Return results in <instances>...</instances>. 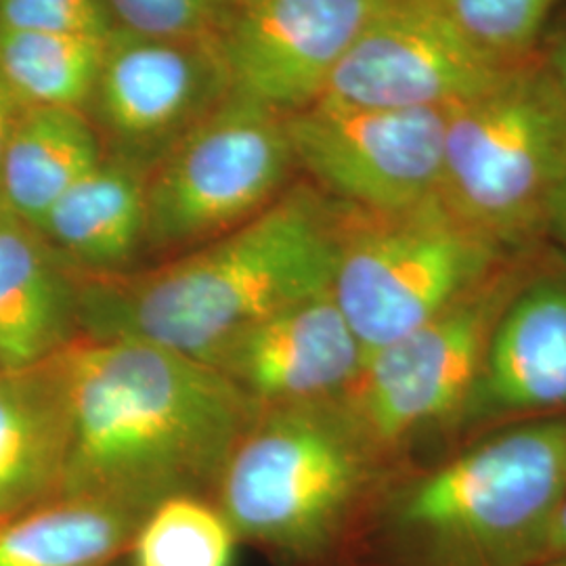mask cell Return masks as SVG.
<instances>
[{
	"label": "cell",
	"instance_id": "obj_12",
	"mask_svg": "<svg viewBox=\"0 0 566 566\" xmlns=\"http://www.w3.org/2000/svg\"><path fill=\"white\" fill-rule=\"evenodd\" d=\"M382 0H231L219 34L231 93L290 116L319 102Z\"/></svg>",
	"mask_w": 566,
	"mask_h": 566
},
{
	"label": "cell",
	"instance_id": "obj_17",
	"mask_svg": "<svg viewBox=\"0 0 566 566\" xmlns=\"http://www.w3.org/2000/svg\"><path fill=\"white\" fill-rule=\"evenodd\" d=\"M42 238L82 275H122L145 256V172L105 156L44 217Z\"/></svg>",
	"mask_w": 566,
	"mask_h": 566
},
{
	"label": "cell",
	"instance_id": "obj_6",
	"mask_svg": "<svg viewBox=\"0 0 566 566\" xmlns=\"http://www.w3.org/2000/svg\"><path fill=\"white\" fill-rule=\"evenodd\" d=\"M512 256L441 196L399 212L343 203L329 290L367 359L437 317Z\"/></svg>",
	"mask_w": 566,
	"mask_h": 566
},
{
	"label": "cell",
	"instance_id": "obj_18",
	"mask_svg": "<svg viewBox=\"0 0 566 566\" xmlns=\"http://www.w3.org/2000/svg\"><path fill=\"white\" fill-rule=\"evenodd\" d=\"M105 158L97 128L72 107H25L2 158V210L41 229L61 196Z\"/></svg>",
	"mask_w": 566,
	"mask_h": 566
},
{
	"label": "cell",
	"instance_id": "obj_9",
	"mask_svg": "<svg viewBox=\"0 0 566 566\" xmlns=\"http://www.w3.org/2000/svg\"><path fill=\"white\" fill-rule=\"evenodd\" d=\"M449 109L317 102L285 116V128L296 168L327 198L399 212L441 196Z\"/></svg>",
	"mask_w": 566,
	"mask_h": 566
},
{
	"label": "cell",
	"instance_id": "obj_10",
	"mask_svg": "<svg viewBox=\"0 0 566 566\" xmlns=\"http://www.w3.org/2000/svg\"><path fill=\"white\" fill-rule=\"evenodd\" d=\"M229 95L217 41L114 28L86 114L105 156L147 172Z\"/></svg>",
	"mask_w": 566,
	"mask_h": 566
},
{
	"label": "cell",
	"instance_id": "obj_1",
	"mask_svg": "<svg viewBox=\"0 0 566 566\" xmlns=\"http://www.w3.org/2000/svg\"><path fill=\"white\" fill-rule=\"evenodd\" d=\"M70 451L60 495L149 510L214 495L256 407L217 367L158 344L78 338L63 350Z\"/></svg>",
	"mask_w": 566,
	"mask_h": 566
},
{
	"label": "cell",
	"instance_id": "obj_29",
	"mask_svg": "<svg viewBox=\"0 0 566 566\" xmlns=\"http://www.w3.org/2000/svg\"><path fill=\"white\" fill-rule=\"evenodd\" d=\"M537 566H566V554H563V556H554V558H547V560L539 563Z\"/></svg>",
	"mask_w": 566,
	"mask_h": 566
},
{
	"label": "cell",
	"instance_id": "obj_13",
	"mask_svg": "<svg viewBox=\"0 0 566 566\" xmlns=\"http://www.w3.org/2000/svg\"><path fill=\"white\" fill-rule=\"evenodd\" d=\"M364 365V346L325 290L248 329L212 367L256 409H269L336 401Z\"/></svg>",
	"mask_w": 566,
	"mask_h": 566
},
{
	"label": "cell",
	"instance_id": "obj_27",
	"mask_svg": "<svg viewBox=\"0 0 566 566\" xmlns=\"http://www.w3.org/2000/svg\"><path fill=\"white\" fill-rule=\"evenodd\" d=\"M25 105L20 102V97L13 93V88L9 86V82L4 81L2 72H0V170H2V158H4V149L9 137L15 128V124L20 120ZM2 202H0V214H2ZM7 214V212H4Z\"/></svg>",
	"mask_w": 566,
	"mask_h": 566
},
{
	"label": "cell",
	"instance_id": "obj_3",
	"mask_svg": "<svg viewBox=\"0 0 566 566\" xmlns=\"http://www.w3.org/2000/svg\"><path fill=\"white\" fill-rule=\"evenodd\" d=\"M565 497L566 418L552 416L388 481L369 514L388 566H537Z\"/></svg>",
	"mask_w": 566,
	"mask_h": 566
},
{
	"label": "cell",
	"instance_id": "obj_11",
	"mask_svg": "<svg viewBox=\"0 0 566 566\" xmlns=\"http://www.w3.org/2000/svg\"><path fill=\"white\" fill-rule=\"evenodd\" d=\"M510 67L470 41L439 0H382L319 102L446 109L479 95Z\"/></svg>",
	"mask_w": 566,
	"mask_h": 566
},
{
	"label": "cell",
	"instance_id": "obj_14",
	"mask_svg": "<svg viewBox=\"0 0 566 566\" xmlns=\"http://www.w3.org/2000/svg\"><path fill=\"white\" fill-rule=\"evenodd\" d=\"M560 407H566V280L539 269L495 325L451 430L481 432Z\"/></svg>",
	"mask_w": 566,
	"mask_h": 566
},
{
	"label": "cell",
	"instance_id": "obj_20",
	"mask_svg": "<svg viewBox=\"0 0 566 566\" xmlns=\"http://www.w3.org/2000/svg\"><path fill=\"white\" fill-rule=\"evenodd\" d=\"M107 39L0 28V72L25 107L86 112Z\"/></svg>",
	"mask_w": 566,
	"mask_h": 566
},
{
	"label": "cell",
	"instance_id": "obj_2",
	"mask_svg": "<svg viewBox=\"0 0 566 566\" xmlns=\"http://www.w3.org/2000/svg\"><path fill=\"white\" fill-rule=\"evenodd\" d=\"M343 203L292 182L214 242L122 275L78 273L84 338L158 344L212 365L248 329L329 290Z\"/></svg>",
	"mask_w": 566,
	"mask_h": 566
},
{
	"label": "cell",
	"instance_id": "obj_25",
	"mask_svg": "<svg viewBox=\"0 0 566 566\" xmlns=\"http://www.w3.org/2000/svg\"><path fill=\"white\" fill-rule=\"evenodd\" d=\"M535 57L542 61L566 99V18L549 21Z\"/></svg>",
	"mask_w": 566,
	"mask_h": 566
},
{
	"label": "cell",
	"instance_id": "obj_21",
	"mask_svg": "<svg viewBox=\"0 0 566 566\" xmlns=\"http://www.w3.org/2000/svg\"><path fill=\"white\" fill-rule=\"evenodd\" d=\"M238 533L203 495H172L149 507L137 526L130 566H233Z\"/></svg>",
	"mask_w": 566,
	"mask_h": 566
},
{
	"label": "cell",
	"instance_id": "obj_24",
	"mask_svg": "<svg viewBox=\"0 0 566 566\" xmlns=\"http://www.w3.org/2000/svg\"><path fill=\"white\" fill-rule=\"evenodd\" d=\"M0 28L107 39L116 25L102 0H0Z\"/></svg>",
	"mask_w": 566,
	"mask_h": 566
},
{
	"label": "cell",
	"instance_id": "obj_16",
	"mask_svg": "<svg viewBox=\"0 0 566 566\" xmlns=\"http://www.w3.org/2000/svg\"><path fill=\"white\" fill-rule=\"evenodd\" d=\"M61 355L0 369V523L60 495L72 432Z\"/></svg>",
	"mask_w": 566,
	"mask_h": 566
},
{
	"label": "cell",
	"instance_id": "obj_26",
	"mask_svg": "<svg viewBox=\"0 0 566 566\" xmlns=\"http://www.w3.org/2000/svg\"><path fill=\"white\" fill-rule=\"evenodd\" d=\"M544 235L554 238L566 250V172L549 191L544 210Z\"/></svg>",
	"mask_w": 566,
	"mask_h": 566
},
{
	"label": "cell",
	"instance_id": "obj_19",
	"mask_svg": "<svg viewBox=\"0 0 566 566\" xmlns=\"http://www.w3.org/2000/svg\"><path fill=\"white\" fill-rule=\"evenodd\" d=\"M143 516L114 500L57 495L0 523V566H109Z\"/></svg>",
	"mask_w": 566,
	"mask_h": 566
},
{
	"label": "cell",
	"instance_id": "obj_4",
	"mask_svg": "<svg viewBox=\"0 0 566 566\" xmlns=\"http://www.w3.org/2000/svg\"><path fill=\"white\" fill-rule=\"evenodd\" d=\"M388 460L340 399L259 409L212 502L238 537L292 565L327 558L390 481Z\"/></svg>",
	"mask_w": 566,
	"mask_h": 566
},
{
	"label": "cell",
	"instance_id": "obj_8",
	"mask_svg": "<svg viewBox=\"0 0 566 566\" xmlns=\"http://www.w3.org/2000/svg\"><path fill=\"white\" fill-rule=\"evenodd\" d=\"M531 254H514L437 317L365 359L340 403L388 460L426 430L451 428L479 378L495 325L539 271Z\"/></svg>",
	"mask_w": 566,
	"mask_h": 566
},
{
	"label": "cell",
	"instance_id": "obj_28",
	"mask_svg": "<svg viewBox=\"0 0 566 566\" xmlns=\"http://www.w3.org/2000/svg\"><path fill=\"white\" fill-rule=\"evenodd\" d=\"M563 554H566V497L563 500L560 507L556 510V514L549 523V528H547L544 560L554 558V556H563Z\"/></svg>",
	"mask_w": 566,
	"mask_h": 566
},
{
	"label": "cell",
	"instance_id": "obj_7",
	"mask_svg": "<svg viewBox=\"0 0 566 566\" xmlns=\"http://www.w3.org/2000/svg\"><path fill=\"white\" fill-rule=\"evenodd\" d=\"M296 170L285 116L231 93L145 172V254L160 263L223 238Z\"/></svg>",
	"mask_w": 566,
	"mask_h": 566
},
{
	"label": "cell",
	"instance_id": "obj_15",
	"mask_svg": "<svg viewBox=\"0 0 566 566\" xmlns=\"http://www.w3.org/2000/svg\"><path fill=\"white\" fill-rule=\"evenodd\" d=\"M78 338V271L36 229L2 212L0 369L42 364Z\"/></svg>",
	"mask_w": 566,
	"mask_h": 566
},
{
	"label": "cell",
	"instance_id": "obj_5",
	"mask_svg": "<svg viewBox=\"0 0 566 566\" xmlns=\"http://www.w3.org/2000/svg\"><path fill=\"white\" fill-rule=\"evenodd\" d=\"M566 172V99L537 57L449 109L441 200L510 254L544 238Z\"/></svg>",
	"mask_w": 566,
	"mask_h": 566
},
{
	"label": "cell",
	"instance_id": "obj_22",
	"mask_svg": "<svg viewBox=\"0 0 566 566\" xmlns=\"http://www.w3.org/2000/svg\"><path fill=\"white\" fill-rule=\"evenodd\" d=\"M486 55L518 65L537 55L560 0H439Z\"/></svg>",
	"mask_w": 566,
	"mask_h": 566
},
{
	"label": "cell",
	"instance_id": "obj_23",
	"mask_svg": "<svg viewBox=\"0 0 566 566\" xmlns=\"http://www.w3.org/2000/svg\"><path fill=\"white\" fill-rule=\"evenodd\" d=\"M116 28L166 39L219 41L231 0H102Z\"/></svg>",
	"mask_w": 566,
	"mask_h": 566
}]
</instances>
